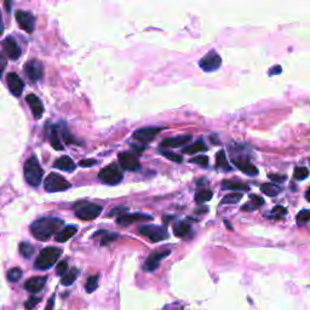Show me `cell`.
<instances>
[{
  "label": "cell",
  "instance_id": "obj_1",
  "mask_svg": "<svg viewBox=\"0 0 310 310\" xmlns=\"http://www.w3.org/2000/svg\"><path fill=\"white\" fill-rule=\"evenodd\" d=\"M64 222L55 217H44L30 224V233L36 240L46 241L53 235L57 234L63 227Z\"/></svg>",
  "mask_w": 310,
  "mask_h": 310
},
{
  "label": "cell",
  "instance_id": "obj_2",
  "mask_svg": "<svg viewBox=\"0 0 310 310\" xmlns=\"http://www.w3.org/2000/svg\"><path fill=\"white\" fill-rule=\"evenodd\" d=\"M24 179L32 187H39L43 181L44 171L41 168L40 162L36 159V156H30L29 159L24 162L23 166Z\"/></svg>",
  "mask_w": 310,
  "mask_h": 310
},
{
  "label": "cell",
  "instance_id": "obj_3",
  "mask_svg": "<svg viewBox=\"0 0 310 310\" xmlns=\"http://www.w3.org/2000/svg\"><path fill=\"white\" fill-rule=\"evenodd\" d=\"M62 250L57 247H46L40 251L38 257L35 259L34 266L39 270H47L53 267V264L61 257Z\"/></svg>",
  "mask_w": 310,
  "mask_h": 310
},
{
  "label": "cell",
  "instance_id": "obj_4",
  "mask_svg": "<svg viewBox=\"0 0 310 310\" xmlns=\"http://www.w3.org/2000/svg\"><path fill=\"white\" fill-rule=\"evenodd\" d=\"M75 216L83 221H92L102 213L103 207L94 202H78L74 206Z\"/></svg>",
  "mask_w": 310,
  "mask_h": 310
},
{
  "label": "cell",
  "instance_id": "obj_5",
  "mask_svg": "<svg viewBox=\"0 0 310 310\" xmlns=\"http://www.w3.org/2000/svg\"><path fill=\"white\" fill-rule=\"evenodd\" d=\"M45 190L49 193H57V191H64L70 188V183L61 174L52 172L47 174V177L44 181Z\"/></svg>",
  "mask_w": 310,
  "mask_h": 310
},
{
  "label": "cell",
  "instance_id": "obj_6",
  "mask_svg": "<svg viewBox=\"0 0 310 310\" xmlns=\"http://www.w3.org/2000/svg\"><path fill=\"white\" fill-rule=\"evenodd\" d=\"M98 177L103 183L109 185H115L123 181V172L120 171L119 166L115 164H111L102 168L98 173Z\"/></svg>",
  "mask_w": 310,
  "mask_h": 310
},
{
  "label": "cell",
  "instance_id": "obj_7",
  "mask_svg": "<svg viewBox=\"0 0 310 310\" xmlns=\"http://www.w3.org/2000/svg\"><path fill=\"white\" fill-rule=\"evenodd\" d=\"M138 233L153 242H160L168 238L167 230L162 227H156V225H145L138 230Z\"/></svg>",
  "mask_w": 310,
  "mask_h": 310
},
{
  "label": "cell",
  "instance_id": "obj_8",
  "mask_svg": "<svg viewBox=\"0 0 310 310\" xmlns=\"http://www.w3.org/2000/svg\"><path fill=\"white\" fill-rule=\"evenodd\" d=\"M221 64H222L221 56H219L215 50L207 52L206 55H205L199 62L200 68L204 70V72H207V73L215 72V70H217L219 67H221Z\"/></svg>",
  "mask_w": 310,
  "mask_h": 310
},
{
  "label": "cell",
  "instance_id": "obj_9",
  "mask_svg": "<svg viewBox=\"0 0 310 310\" xmlns=\"http://www.w3.org/2000/svg\"><path fill=\"white\" fill-rule=\"evenodd\" d=\"M16 21H17L18 26L21 29L26 30L27 33H33L35 28V17L28 11L17 10L15 13Z\"/></svg>",
  "mask_w": 310,
  "mask_h": 310
},
{
  "label": "cell",
  "instance_id": "obj_10",
  "mask_svg": "<svg viewBox=\"0 0 310 310\" xmlns=\"http://www.w3.org/2000/svg\"><path fill=\"white\" fill-rule=\"evenodd\" d=\"M24 72H26L27 77L29 78L30 81L36 83L43 78L44 74V67L43 63L38 60H30L28 61L24 66Z\"/></svg>",
  "mask_w": 310,
  "mask_h": 310
},
{
  "label": "cell",
  "instance_id": "obj_11",
  "mask_svg": "<svg viewBox=\"0 0 310 310\" xmlns=\"http://www.w3.org/2000/svg\"><path fill=\"white\" fill-rule=\"evenodd\" d=\"M170 253H171L170 250L155 251V252L152 253V255L146 259L145 266H143V270H145V272H154V270H156L157 267L160 266V262L167 257V256H170Z\"/></svg>",
  "mask_w": 310,
  "mask_h": 310
},
{
  "label": "cell",
  "instance_id": "obj_12",
  "mask_svg": "<svg viewBox=\"0 0 310 310\" xmlns=\"http://www.w3.org/2000/svg\"><path fill=\"white\" fill-rule=\"evenodd\" d=\"M162 128H153V126H147V128L140 129L137 131L134 132V138L138 142L143 143V145H147L151 141H153L155 136L159 134L160 131H162Z\"/></svg>",
  "mask_w": 310,
  "mask_h": 310
},
{
  "label": "cell",
  "instance_id": "obj_13",
  "mask_svg": "<svg viewBox=\"0 0 310 310\" xmlns=\"http://www.w3.org/2000/svg\"><path fill=\"white\" fill-rule=\"evenodd\" d=\"M119 162L124 170L136 171L140 168V160L132 152H123L119 154Z\"/></svg>",
  "mask_w": 310,
  "mask_h": 310
},
{
  "label": "cell",
  "instance_id": "obj_14",
  "mask_svg": "<svg viewBox=\"0 0 310 310\" xmlns=\"http://www.w3.org/2000/svg\"><path fill=\"white\" fill-rule=\"evenodd\" d=\"M2 47H4V51L7 55V57L11 60H18L21 57L22 51L21 47L17 44V41L12 38V36H7L4 41H2Z\"/></svg>",
  "mask_w": 310,
  "mask_h": 310
},
{
  "label": "cell",
  "instance_id": "obj_15",
  "mask_svg": "<svg viewBox=\"0 0 310 310\" xmlns=\"http://www.w3.org/2000/svg\"><path fill=\"white\" fill-rule=\"evenodd\" d=\"M233 162L235 164V166L239 168V170L242 171L244 173H246L247 176H257L258 174V168L250 161L249 157L246 156L234 157Z\"/></svg>",
  "mask_w": 310,
  "mask_h": 310
},
{
  "label": "cell",
  "instance_id": "obj_16",
  "mask_svg": "<svg viewBox=\"0 0 310 310\" xmlns=\"http://www.w3.org/2000/svg\"><path fill=\"white\" fill-rule=\"evenodd\" d=\"M6 81L11 94L16 96V97H19L22 95V92H23L24 87L23 80L19 78V75L16 74V73H9L6 77Z\"/></svg>",
  "mask_w": 310,
  "mask_h": 310
},
{
  "label": "cell",
  "instance_id": "obj_17",
  "mask_svg": "<svg viewBox=\"0 0 310 310\" xmlns=\"http://www.w3.org/2000/svg\"><path fill=\"white\" fill-rule=\"evenodd\" d=\"M153 217L149 215H145V213H131V215H123L117 219V223L121 225V227H128V225L135 223V222L140 221H152Z\"/></svg>",
  "mask_w": 310,
  "mask_h": 310
},
{
  "label": "cell",
  "instance_id": "obj_18",
  "mask_svg": "<svg viewBox=\"0 0 310 310\" xmlns=\"http://www.w3.org/2000/svg\"><path fill=\"white\" fill-rule=\"evenodd\" d=\"M26 101H27V103L29 104L33 117H34L35 119H40L44 114V106H43V103H41V101L39 100L38 96H35L33 94L27 95Z\"/></svg>",
  "mask_w": 310,
  "mask_h": 310
},
{
  "label": "cell",
  "instance_id": "obj_19",
  "mask_svg": "<svg viewBox=\"0 0 310 310\" xmlns=\"http://www.w3.org/2000/svg\"><path fill=\"white\" fill-rule=\"evenodd\" d=\"M46 280V276H34V278H30L24 283V289L29 293H36L44 289Z\"/></svg>",
  "mask_w": 310,
  "mask_h": 310
},
{
  "label": "cell",
  "instance_id": "obj_20",
  "mask_svg": "<svg viewBox=\"0 0 310 310\" xmlns=\"http://www.w3.org/2000/svg\"><path fill=\"white\" fill-rule=\"evenodd\" d=\"M191 141L190 135H182L172 138H166L161 142L162 148H178V147L187 145Z\"/></svg>",
  "mask_w": 310,
  "mask_h": 310
},
{
  "label": "cell",
  "instance_id": "obj_21",
  "mask_svg": "<svg viewBox=\"0 0 310 310\" xmlns=\"http://www.w3.org/2000/svg\"><path fill=\"white\" fill-rule=\"evenodd\" d=\"M78 232V228L75 225H68V227H64L55 235V240L57 242H66L68 241L70 238L75 235Z\"/></svg>",
  "mask_w": 310,
  "mask_h": 310
},
{
  "label": "cell",
  "instance_id": "obj_22",
  "mask_svg": "<svg viewBox=\"0 0 310 310\" xmlns=\"http://www.w3.org/2000/svg\"><path fill=\"white\" fill-rule=\"evenodd\" d=\"M53 166L56 168H60L62 171H67V172H72V171L75 170L77 165L74 164L72 159L69 156H61L53 162Z\"/></svg>",
  "mask_w": 310,
  "mask_h": 310
},
{
  "label": "cell",
  "instance_id": "obj_23",
  "mask_svg": "<svg viewBox=\"0 0 310 310\" xmlns=\"http://www.w3.org/2000/svg\"><path fill=\"white\" fill-rule=\"evenodd\" d=\"M222 188L227 190H249V185L246 183L238 182V181H229V179H225V181L222 182Z\"/></svg>",
  "mask_w": 310,
  "mask_h": 310
},
{
  "label": "cell",
  "instance_id": "obj_24",
  "mask_svg": "<svg viewBox=\"0 0 310 310\" xmlns=\"http://www.w3.org/2000/svg\"><path fill=\"white\" fill-rule=\"evenodd\" d=\"M190 229H191L190 224L184 221L178 222V223H176L173 225V233H174V235L178 236V238H183V236L188 235V234L190 233Z\"/></svg>",
  "mask_w": 310,
  "mask_h": 310
},
{
  "label": "cell",
  "instance_id": "obj_25",
  "mask_svg": "<svg viewBox=\"0 0 310 310\" xmlns=\"http://www.w3.org/2000/svg\"><path fill=\"white\" fill-rule=\"evenodd\" d=\"M207 151V147L205 146L204 141L199 140L196 141L195 143H193L191 146H188L185 147L184 149H183V153L185 154H196V153H200V152H206Z\"/></svg>",
  "mask_w": 310,
  "mask_h": 310
},
{
  "label": "cell",
  "instance_id": "obj_26",
  "mask_svg": "<svg viewBox=\"0 0 310 310\" xmlns=\"http://www.w3.org/2000/svg\"><path fill=\"white\" fill-rule=\"evenodd\" d=\"M264 204V200L261 196L257 195H251V201L247 202L245 206H242V211H256L258 210L262 205Z\"/></svg>",
  "mask_w": 310,
  "mask_h": 310
},
{
  "label": "cell",
  "instance_id": "obj_27",
  "mask_svg": "<svg viewBox=\"0 0 310 310\" xmlns=\"http://www.w3.org/2000/svg\"><path fill=\"white\" fill-rule=\"evenodd\" d=\"M216 166L218 168H222V170H224V171L232 170V166H230L229 162H228L224 151H221V152H218V153H217V155H216Z\"/></svg>",
  "mask_w": 310,
  "mask_h": 310
},
{
  "label": "cell",
  "instance_id": "obj_28",
  "mask_svg": "<svg viewBox=\"0 0 310 310\" xmlns=\"http://www.w3.org/2000/svg\"><path fill=\"white\" fill-rule=\"evenodd\" d=\"M261 190L268 196H275L280 193L281 188L275 183H264L261 185Z\"/></svg>",
  "mask_w": 310,
  "mask_h": 310
},
{
  "label": "cell",
  "instance_id": "obj_29",
  "mask_svg": "<svg viewBox=\"0 0 310 310\" xmlns=\"http://www.w3.org/2000/svg\"><path fill=\"white\" fill-rule=\"evenodd\" d=\"M78 275H79V270L77 269V268H74V269H72L70 272H68L66 275L63 276V279H62V281H61L62 285H63V286H70V285L77 280Z\"/></svg>",
  "mask_w": 310,
  "mask_h": 310
},
{
  "label": "cell",
  "instance_id": "obj_30",
  "mask_svg": "<svg viewBox=\"0 0 310 310\" xmlns=\"http://www.w3.org/2000/svg\"><path fill=\"white\" fill-rule=\"evenodd\" d=\"M242 199V194L238 193V191H234V193L232 194H228V195H225L223 199H222L221 204L222 205H234V204H238L239 201Z\"/></svg>",
  "mask_w": 310,
  "mask_h": 310
},
{
  "label": "cell",
  "instance_id": "obj_31",
  "mask_svg": "<svg viewBox=\"0 0 310 310\" xmlns=\"http://www.w3.org/2000/svg\"><path fill=\"white\" fill-rule=\"evenodd\" d=\"M212 196H213V193L211 190H208V189L199 190L195 195V201L198 202V204H202V202L210 201V200L212 199Z\"/></svg>",
  "mask_w": 310,
  "mask_h": 310
},
{
  "label": "cell",
  "instance_id": "obj_32",
  "mask_svg": "<svg viewBox=\"0 0 310 310\" xmlns=\"http://www.w3.org/2000/svg\"><path fill=\"white\" fill-rule=\"evenodd\" d=\"M19 253H21L22 257L29 258L34 253V247L30 244H28V242H21L19 244Z\"/></svg>",
  "mask_w": 310,
  "mask_h": 310
},
{
  "label": "cell",
  "instance_id": "obj_33",
  "mask_svg": "<svg viewBox=\"0 0 310 310\" xmlns=\"http://www.w3.org/2000/svg\"><path fill=\"white\" fill-rule=\"evenodd\" d=\"M50 142H51V146L53 149H56V151H63V146H62L60 138H58L57 129L56 128L52 129L51 136H50Z\"/></svg>",
  "mask_w": 310,
  "mask_h": 310
},
{
  "label": "cell",
  "instance_id": "obj_34",
  "mask_svg": "<svg viewBox=\"0 0 310 310\" xmlns=\"http://www.w3.org/2000/svg\"><path fill=\"white\" fill-rule=\"evenodd\" d=\"M296 221H297L298 225H304L310 221V210H302L297 213L296 217Z\"/></svg>",
  "mask_w": 310,
  "mask_h": 310
},
{
  "label": "cell",
  "instance_id": "obj_35",
  "mask_svg": "<svg viewBox=\"0 0 310 310\" xmlns=\"http://www.w3.org/2000/svg\"><path fill=\"white\" fill-rule=\"evenodd\" d=\"M98 287V275H94V276H90L86 281V292L87 293H92L94 291H96Z\"/></svg>",
  "mask_w": 310,
  "mask_h": 310
},
{
  "label": "cell",
  "instance_id": "obj_36",
  "mask_svg": "<svg viewBox=\"0 0 310 310\" xmlns=\"http://www.w3.org/2000/svg\"><path fill=\"white\" fill-rule=\"evenodd\" d=\"M22 278V270L19 268H12L7 272V280L10 283H17L19 279Z\"/></svg>",
  "mask_w": 310,
  "mask_h": 310
},
{
  "label": "cell",
  "instance_id": "obj_37",
  "mask_svg": "<svg viewBox=\"0 0 310 310\" xmlns=\"http://www.w3.org/2000/svg\"><path fill=\"white\" fill-rule=\"evenodd\" d=\"M189 161L191 162V164L200 165V166H201V167H207L208 162H210V160H208V157L206 156V155H198V156H195V157H193V159H190Z\"/></svg>",
  "mask_w": 310,
  "mask_h": 310
},
{
  "label": "cell",
  "instance_id": "obj_38",
  "mask_svg": "<svg viewBox=\"0 0 310 310\" xmlns=\"http://www.w3.org/2000/svg\"><path fill=\"white\" fill-rule=\"evenodd\" d=\"M286 213H287L286 208H285L284 206H281V205H278V206H275L274 208H273L272 217L275 219H281L286 216Z\"/></svg>",
  "mask_w": 310,
  "mask_h": 310
},
{
  "label": "cell",
  "instance_id": "obj_39",
  "mask_svg": "<svg viewBox=\"0 0 310 310\" xmlns=\"http://www.w3.org/2000/svg\"><path fill=\"white\" fill-rule=\"evenodd\" d=\"M293 176H295L296 179H298V181H302V179H306L308 178L309 176V171L307 167H297L295 170V173H293Z\"/></svg>",
  "mask_w": 310,
  "mask_h": 310
},
{
  "label": "cell",
  "instance_id": "obj_40",
  "mask_svg": "<svg viewBox=\"0 0 310 310\" xmlns=\"http://www.w3.org/2000/svg\"><path fill=\"white\" fill-rule=\"evenodd\" d=\"M161 154L164 155V156L166 157V159L171 160V161L178 162V164H181V162L183 161V157H182V155H178V154L171 153V152H165V151H161Z\"/></svg>",
  "mask_w": 310,
  "mask_h": 310
},
{
  "label": "cell",
  "instance_id": "obj_41",
  "mask_svg": "<svg viewBox=\"0 0 310 310\" xmlns=\"http://www.w3.org/2000/svg\"><path fill=\"white\" fill-rule=\"evenodd\" d=\"M102 235L103 238L101 239V245H108L109 242H112L113 240L119 238L117 234H109L108 232H106V230H102Z\"/></svg>",
  "mask_w": 310,
  "mask_h": 310
},
{
  "label": "cell",
  "instance_id": "obj_42",
  "mask_svg": "<svg viewBox=\"0 0 310 310\" xmlns=\"http://www.w3.org/2000/svg\"><path fill=\"white\" fill-rule=\"evenodd\" d=\"M40 301H41L40 297H36V296H30V297L28 298V301L26 302V303H24V308H26L27 310H33L34 309V307Z\"/></svg>",
  "mask_w": 310,
  "mask_h": 310
},
{
  "label": "cell",
  "instance_id": "obj_43",
  "mask_svg": "<svg viewBox=\"0 0 310 310\" xmlns=\"http://www.w3.org/2000/svg\"><path fill=\"white\" fill-rule=\"evenodd\" d=\"M68 272V263L67 261H62L58 263V266L56 267V274L60 276H64Z\"/></svg>",
  "mask_w": 310,
  "mask_h": 310
},
{
  "label": "cell",
  "instance_id": "obj_44",
  "mask_svg": "<svg viewBox=\"0 0 310 310\" xmlns=\"http://www.w3.org/2000/svg\"><path fill=\"white\" fill-rule=\"evenodd\" d=\"M268 177H269V178L272 179V182H274L275 184L283 183L287 179L286 176H281V174H279V173H269L268 174Z\"/></svg>",
  "mask_w": 310,
  "mask_h": 310
},
{
  "label": "cell",
  "instance_id": "obj_45",
  "mask_svg": "<svg viewBox=\"0 0 310 310\" xmlns=\"http://www.w3.org/2000/svg\"><path fill=\"white\" fill-rule=\"evenodd\" d=\"M96 164H97V160H95V159L81 160V161L79 162V165H80L81 167H91V166H94Z\"/></svg>",
  "mask_w": 310,
  "mask_h": 310
},
{
  "label": "cell",
  "instance_id": "obj_46",
  "mask_svg": "<svg viewBox=\"0 0 310 310\" xmlns=\"http://www.w3.org/2000/svg\"><path fill=\"white\" fill-rule=\"evenodd\" d=\"M6 64H7L6 58H5V56L2 55L1 52H0V77H1V75H2V70L5 69Z\"/></svg>",
  "mask_w": 310,
  "mask_h": 310
},
{
  "label": "cell",
  "instance_id": "obj_47",
  "mask_svg": "<svg viewBox=\"0 0 310 310\" xmlns=\"http://www.w3.org/2000/svg\"><path fill=\"white\" fill-rule=\"evenodd\" d=\"M281 72H283V68H281V66H274L272 69L269 70V75L280 74Z\"/></svg>",
  "mask_w": 310,
  "mask_h": 310
},
{
  "label": "cell",
  "instance_id": "obj_48",
  "mask_svg": "<svg viewBox=\"0 0 310 310\" xmlns=\"http://www.w3.org/2000/svg\"><path fill=\"white\" fill-rule=\"evenodd\" d=\"M53 303H55V295H52L51 298H50L49 302H47V308L45 310H51Z\"/></svg>",
  "mask_w": 310,
  "mask_h": 310
},
{
  "label": "cell",
  "instance_id": "obj_49",
  "mask_svg": "<svg viewBox=\"0 0 310 310\" xmlns=\"http://www.w3.org/2000/svg\"><path fill=\"white\" fill-rule=\"evenodd\" d=\"M2 32H4V23H2L1 13H0V34H2Z\"/></svg>",
  "mask_w": 310,
  "mask_h": 310
},
{
  "label": "cell",
  "instance_id": "obj_50",
  "mask_svg": "<svg viewBox=\"0 0 310 310\" xmlns=\"http://www.w3.org/2000/svg\"><path fill=\"white\" fill-rule=\"evenodd\" d=\"M306 199L310 202V188H308V190L306 191Z\"/></svg>",
  "mask_w": 310,
  "mask_h": 310
},
{
  "label": "cell",
  "instance_id": "obj_51",
  "mask_svg": "<svg viewBox=\"0 0 310 310\" xmlns=\"http://www.w3.org/2000/svg\"><path fill=\"white\" fill-rule=\"evenodd\" d=\"M4 5H5V7H6V11H7V12H10V11H11V9H10V5H11V2L6 1V2H5Z\"/></svg>",
  "mask_w": 310,
  "mask_h": 310
}]
</instances>
